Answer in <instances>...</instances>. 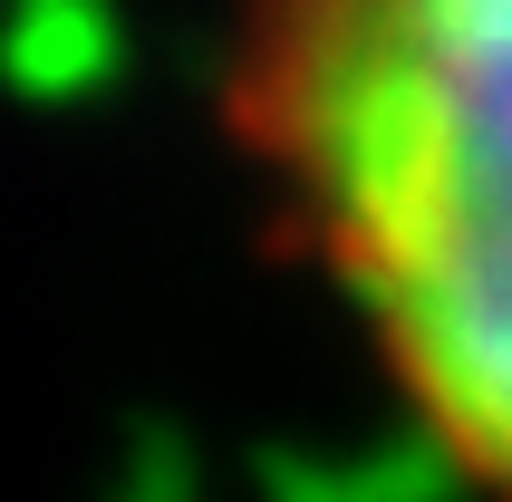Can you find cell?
Returning <instances> with one entry per match:
<instances>
[{"label": "cell", "instance_id": "6da1fadb", "mask_svg": "<svg viewBox=\"0 0 512 502\" xmlns=\"http://www.w3.org/2000/svg\"><path fill=\"white\" fill-rule=\"evenodd\" d=\"M242 126L397 348L416 435L512 474V0H271Z\"/></svg>", "mask_w": 512, "mask_h": 502}]
</instances>
